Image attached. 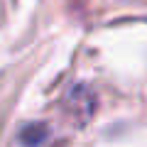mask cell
Segmentation results:
<instances>
[{"label":"cell","mask_w":147,"mask_h":147,"mask_svg":"<svg viewBox=\"0 0 147 147\" xmlns=\"http://www.w3.org/2000/svg\"><path fill=\"white\" fill-rule=\"evenodd\" d=\"M44 137H47V127H44V125H30L25 132H22V142H25V147H37Z\"/></svg>","instance_id":"6da1fadb"}]
</instances>
